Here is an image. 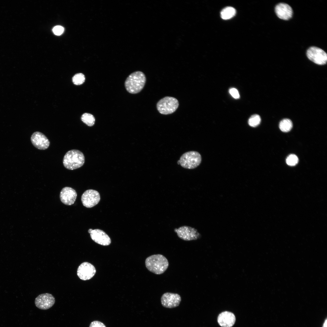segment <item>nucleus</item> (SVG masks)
Here are the masks:
<instances>
[{
    "label": "nucleus",
    "mask_w": 327,
    "mask_h": 327,
    "mask_svg": "<svg viewBox=\"0 0 327 327\" xmlns=\"http://www.w3.org/2000/svg\"><path fill=\"white\" fill-rule=\"evenodd\" d=\"M64 31L63 27L59 25L56 26L53 29V31L54 34L57 35H60L62 34Z\"/></svg>",
    "instance_id": "nucleus-23"
},
{
    "label": "nucleus",
    "mask_w": 327,
    "mask_h": 327,
    "mask_svg": "<svg viewBox=\"0 0 327 327\" xmlns=\"http://www.w3.org/2000/svg\"><path fill=\"white\" fill-rule=\"evenodd\" d=\"M235 321L236 318L234 314L228 311L221 312L217 318L218 323L222 327H232Z\"/></svg>",
    "instance_id": "nucleus-16"
},
{
    "label": "nucleus",
    "mask_w": 327,
    "mask_h": 327,
    "mask_svg": "<svg viewBox=\"0 0 327 327\" xmlns=\"http://www.w3.org/2000/svg\"><path fill=\"white\" fill-rule=\"evenodd\" d=\"M181 301L180 296L177 294L167 292L164 293L161 298V302L163 306L168 308H173L178 306Z\"/></svg>",
    "instance_id": "nucleus-9"
},
{
    "label": "nucleus",
    "mask_w": 327,
    "mask_h": 327,
    "mask_svg": "<svg viewBox=\"0 0 327 327\" xmlns=\"http://www.w3.org/2000/svg\"><path fill=\"white\" fill-rule=\"evenodd\" d=\"M82 121L88 126H92L94 125L95 119L94 116L90 113H84L81 117Z\"/></svg>",
    "instance_id": "nucleus-19"
},
{
    "label": "nucleus",
    "mask_w": 327,
    "mask_h": 327,
    "mask_svg": "<svg viewBox=\"0 0 327 327\" xmlns=\"http://www.w3.org/2000/svg\"><path fill=\"white\" fill-rule=\"evenodd\" d=\"M146 81L144 74L140 71L131 74L126 79L125 87L129 93L135 94L140 92L144 88Z\"/></svg>",
    "instance_id": "nucleus-2"
},
{
    "label": "nucleus",
    "mask_w": 327,
    "mask_h": 327,
    "mask_svg": "<svg viewBox=\"0 0 327 327\" xmlns=\"http://www.w3.org/2000/svg\"><path fill=\"white\" fill-rule=\"evenodd\" d=\"M96 271L94 266L88 262H84L79 266L77 274L80 279L86 280L91 279L95 275Z\"/></svg>",
    "instance_id": "nucleus-11"
},
{
    "label": "nucleus",
    "mask_w": 327,
    "mask_h": 327,
    "mask_svg": "<svg viewBox=\"0 0 327 327\" xmlns=\"http://www.w3.org/2000/svg\"><path fill=\"white\" fill-rule=\"evenodd\" d=\"M89 327H106L105 325L102 322L97 321L92 322L90 324Z\"/></svg>",
    "instance_id": "nucleus-25"
},
{
    "label": "nucleus",
    "mask_w": 327,
    "mask_h": 327,
    "mask_svg": "<svg viewBox=\"0 0 327 327\" xmlns=\"http://www.w3.org/2000/svg\"><path fill=\"white\" fill-rule=\"evenodd\" d=\"M179 105L178 100L175 97L167 96L160 100L157 104L159 112L163 114L167 115L174 113Z\"/></svg>",
    "instance_id": "nucleus-5"
},
{
    "label": "nucleus",
    "mask_w": 327,
    "mask_h": 327,
    "mask_svg": "<svg viewBox=\"0 0 327 327\" xmlns=\"http://www.w3.org/2000/svg\"><path fill=\"white\" fill-rule=\"evenodd\" d=\"M84 75L82 73H78L75 74L72 77V81L74 84L80 85L83 84L85 81Z\"/></svg>",
    "instance_id": "nucleus-20"
},
{
    "label": "nucleus",
    "mask_w": 327,
    "mask_h": 327,
    "mask_svg": "<svg viewBox=\"0 0 327 327\" xmlns=\"http://www.w3.org/2000/svg\"><path fill=\"white\" fill-rule=\"evenodd\" d=\"M179 160L180 164L183 167L187 169H193L200 164L201 157L198 152L191 151L183 154Z\"/></svg>",
    "instance_id": "nucleus-4"
},
{
    "label": "nucleus",
    "mask_w": 327,
    "mask_h": 327,
    "mask_svg": "<svg viewBox=\"0 0 327 327\" xmlns=\"http://www.w3.org/2000/svg\"><path fill=\"white\" fill-rule=\"evenodd\" d=\"M299 159L298 157L295 154L289 155L286 159V163L289 166H293L296 165L298 163Z\"/></svg>",
    "instance_id": "nucleus-22"
},
{
    "label": "nucleus",
    "mask_w": 327,
    "mask_h": 327,
    "mask_svg": "<svg viewBox=\"0 0 327 327\" xmlns=\"http://www.w3.org/2000/svg\"><path fill=\"white\" fill-rule=\"evenodd\" d=\"M261 121L260 116L257 114L252 115L249 118L248 123L249 126L253 127H255L260 124Z\"/></svg>",
    "instance_id": "nucleus-21"
},
{
    "label": "nucleus",
    "mask_w": 327,
    "mask_h": 327,
    "mask_svg": "<svg viewBox=\"0 0 327 327\" xmlns=\"http://www.w3.org/2000/svg\"><path fill=\"white\" fill-rule=\"evenodd\" d=\"M236 13V10L234 8L227 7L222 10L220 13L221 17L223 19H229L234 16Z\"/></svg>",
    "instance_id": "nucleus-17"
},
{
    "label": "nucleus",
    "mask_w": 327,
    "mask_h": 327,
    "mask_svg": "<svg viewBox=\"0 0 327 327\" xmlns=\"http://www.w3.org/2000/svg\"><path fill=\"white\" fill-rule=\"evenodd\" d=\"M35 302L36 306L38 308L46 310L53 306L55 302V299L51 294L45 293L38 296L36 298Z\"/></svg>",
    "instance_id": "nucleus-10"
},
{
    "label": "nucleus",
    "mask_w": 327,
    "mask_h": 327,
    "mask_svg": "<svg viewBox=\"0 0 327 327\" xmlns=\"http://www.w3.org/2000/svg\"><path fill=\"white\" fill-rule=\"evenodd\" d=\"M174 231L179 238L185 241L196 240L201 237L197 230L189 226H182L178 229L175 228Z\"/></svg>",
    "instance_id": "nucleus-7"
},
{
    "label": "nucleus",
    "mask_w": 327,
    "mask_h": 327,
    "mask_svg": "<svg viewBox=\"0 0 327 327\" xmlns=\"http://www.w3.org/2000/svg\"><path fill=\"white\" fill-rule=\"evenodd\" d=\"M77 197V193L73 189L69 187H65L61 190L60 195L61 202L67 205H71L75 202Z\"/></svg>",
    "instance_id": "nucleus-14"
},
{
    "label": "nucleus",
    "mask_w": 327,
    "mask_h": 327,
    "mask_svg": "<svg viewBox=\"0 0 327 327\" xmlns=\"http://www.w3.org/2000/svg\"><path fill=\"white\" fill-rule=\"evenodd\" d=\"M327 320L326 319L322 327H327Z\"/></svg>",
    "instance_id": "nucleus-26"
},
{
    "label": "nucleus",
    "mask_w": 327,
    "mask_h": 327,
    "mask_svg": "<svg viewBox=\"0 0 327 327\" xmlns=\"http://www.w3.org/2000/svg\"><path fill=\"white\" fill-rule=\"evenodd\" d=\"M306 55L310 60L318 65H324L327 62V54L319 48L310 47L307 51Z\"/></svg>",
    "instance_id": "nucleus-6"
},
{
    "label": "nucleus",
    "mask_w": 327,
    "mask_h": 327,
    "mask_svg": "<svg viewBox=\"0 0 327 327\" xmlns=\"http://www.w3.org/2000/svg\"><path fill=\"white\" fill-rule=\"evenodd\" d=\"M31 140L32 144L36 148L41 150L47 149L50 143L47 137L40 132H35L31 135Z\"/></svg>",
    "instance_id": "nucleus-12"
},
{
    "label": "nucleus",
    "mask_w": 327,
    "mask_h": 327,
    "mask_svg": "<svg viewBox=\"0 0 327 327\" xmlns=\"http://www.w3.org/2000/svg\"><path fill=\"white\" fill-rule=\"evenodd\" d=\"M292 127V122L291 120L289 119H283L279 123V128L282 131L284 132L289 131Z\"/></svg>",
    "instance_id": "nucleus-18"
},
{
    "label": "nucleus",
    "mask_w": 327,
    "mask_h": 327,
    "mask_svg": "<svg viewBox=\"0 0 327 327\" xmlns=\"http://www.w3.org/2000/svg\"><path fill=\"white\" fill-rule=\"evenodd\" d=\"M84 162V156L81 151L77 150H72L65 154L63 163L65 168L73 170L82 167Z\"/></svg>",
    "instance_id": "nucleus-3"
},
{
    "label": "nucleus",
    "mask_w": 327,
    "mask_h": 327,
    "mask_svg": "<svg viewBox=\"0 0 327 327\" xmlns=\"http://www.w3.org/2000/svg\"><path fill=\"white\" fill-rule=\"evenodd\" d=\"M100 200L99 193L93 190H88L82 194L81 200L83 205L87 208H91L96 205Z\"/></svg>",
    "instance_id": "nucleus-8"
},
{
    "label": "nucleus",
    "mask_w": 327,
    "mask_h": 327,
    "mask_svg": "<svg viewBox=\"0 0 327 327\" xmlns=\"http://www.w3.org/2000/svg\"><path fill=\"white\" fill-rule=\"evenodd\" d=\"M88 232L90 234L91 237L94 242L103 246H108L111 243V239L108 235L103 231L96 229H89Z\"/></svg>",
    "instance_id": "nucleus-13"
},
{
    "label": "nucleus",
    "mask_w": 327,
    "mask_h": 327,
    "mask_svg": "<svg viewBox=\"0 0 327 327\" xmlns=\"http://www.w3.org/2000/svg\"><path fill=\"white\" fill-rule=\"evenodd\" d=\"M275 12L279 18L284 20H289L293 15L292 8L288 4L283 3H279L276 5Z\"/></svg>",
    "instance_id": "nucleus-15"
},
{
    "label": "nucleus",
    "mask_w": 327,
    "mask_h": 327,
    "mask_svg": "<svg viewBox=\"0 0 327 327\" xmlns=\"http://www.w3.org/2000/svg\"><path fill=\"white\" fill-rule=\"evenodd\" d=\"M145 263L149 271L157 275L164 273L169 266L167 259L160 254H154L148 257L145 260Z\"/></svg>",
    "instance_id": "nucleus-1"
},
{
    "label": "nucleus",
    "mask_w": 327,
    "mask_h": 327,
    "mask_svg": "<svg viewBox=\"0 0 327 327\" xmlns=\"http://www.w3.org/2000/svg\"><path fill=\"white\" fill-rule=\"evenodd\" d=\"M229 92L231 95L234 98L237 99L239 98L240 95L237 90L234 88H232L229 90Z\"/></svg>",
    "instance_id": "nucleus-24"
}]
</instances>
